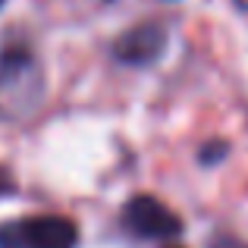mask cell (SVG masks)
I'll return each instance as SVG.
<instances>
[{"mask_svg": "<svg viewBox=\"0 0 248 248\" xmlns=\"http://www.w3.org/2000/svg\"><path fill=\"white\" fill-rule=\"evenodd\" d=\"M44 79L35 57L25 50H10L0 57V116L22 120L38 107Z\"/></svg>", "mask_w": 248, "mask_h": 248, "instance_id": "1", "label": "cell"}, {"mask_svg": "<svg viewBox=\"0 0 248 248\" xmlns=\"http://www.w3.org/2000/svg\"><path fill=\"white\" fill-rule=\"evenodd\" d=\"M76 223L57 214H35L0 223V248H76Z\"/></svg>", "mask_w": 248, "mask_h": 248, "instance_id": "2", "label": "cell"}, {"mask_svg": "<svg viewBox=\"0 0 248 248\" xmlns=\"http://www.w3.org/2000/svg\"><path fill=\"white\" fill-rule=\"evenodd\" d=\"M123 223H126L129 232H135L141 239H173L182 232V220L154 195L129 198L126 207H123Z\"/></svg>", "mask_w": 248, "mask_h": 248, "instance_id": "3", "label": "cell"}, {"mask_svg": "<svg viewBox=\"0 0 248 248\" xmlns=\"http://www.w3.org/2000/svg\"><path fill=\"white\" fill-rule=\"evenodd\" d=\"M164 47H167V31L154 22H145V25L129 29L126 35H120V41H116V57H120L123 63H132V66H145V63L157 60Z\"/></svg>", "mask_w": 248, "mask_h": 248, "instance_id": "4", "label": "cell"}, {"mask_svg": "<svg viewBox=\"0 0 248 248\" xmlns=\"http://www.w3.org/2000/svg\"><path fill=\"white\" fill-rule=\"evenodd\" d=\"M10 188H13V182H10V176H6V173H3V170H0V195H6V192H10Z\"/></svg>", "mask_w": 248, "mask_h": 248, "instance_id": "5", "label": "cell"}, {"mask_svg": "<svg viewBox=\"0 0 248 248\" xmlns=\"http://www.w3.org/2000/svg\"><path fill=\"white\" fill-rule=\"evenodd\" d=\"M217 248H245V245H236V242H220Z\"/></svg>", "mask_w": 248, "mask_h": 248, "instance_id": "6", "label": "cell"}]
</instances>
